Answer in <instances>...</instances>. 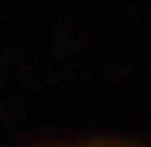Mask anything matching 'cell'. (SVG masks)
<instances>
[{
    "instance_id": "6da1fadb",
    "label": "cell",
    "mask_w": 151,
    "mask_h": 147,
    "mask_svg": "<svg viewBox=\"0 0 151 147\" xmlns=\"http://www.w3.org/2000/svg\"><path fill=\"white\" fill-rule=\"evenodd\" d=\"M35 147H147V143L132 136H89V139H47Z\"/></svg>"
}]
</instances>
